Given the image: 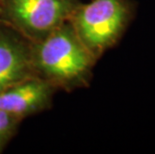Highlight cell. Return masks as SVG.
<instances>
[{
    "mask_svg": "<svg viewBox=\"0 0 155 154\" xmlns=\"http://www.w3.org/2000/svg\"><path fill=\"white\" fill-rule=\"evenodd\" d=\"M31 54L35 76L66 92L89 86L97 61L69 21L32 42Z\"/></svg>",
    "mask_w": 155,
    "mask_h": 154,
    "instance_id": "obj_1",
    "label": "cell"
},
{
    "mask_svg": "<svg viewBox=\"0 0 155 154\" xmlns=\"http://www.w3.org/2000/svg\"><path fill=\"white\" fill-rule=\"evenodd\" d=\"M132 0L80 2L69 19L78 38L98 60L121 40L135 16Z\"/></svg>",
    "mask_w": 155,
    "mask_h": 154,
    "instance_id": "obj_2",
    "label": "cell"
},
{
    "mask_svg": "<svg viewBox=\"0 0 155 154\" xmlns=\"http://www.w3.org/2000/svg\"><path fill=\"white\" fill-rule=\"evenodd\" d=\"M79 0H1L0 21L31 42L69 21Z\"/></svg>",
    "mask_w": 155,
    "mask_h": 154,
    "instance_id": "obj_3",
    "label": "cell"
},
{
    "mask_svg": "<svg viewBox=\"0 0 155 154\" xmlns=\"http://www.w3.org/2000/svg\"><path fill=\"white\" fill-rule=\"evenodd\" d=\"M32 42L0 21V92L33 77Z\"/></svg>",
    "mask_w": 155,
    "mask_h": 154,
    "instance_id": "obj_4",
    "label": "cell"
},
{
    "mask_svg": "<svg viewBox=\"0 0 155 154\" xmlns=\"http://www.w3.org/2000/svg\"><path fill=\"white\" fill-rule=\"evenodd\" d=\"M56 91L41 78H27L0 92V108L23 120L50 109Z\"/></svg>",
    "mask_w": 155,
    "mask_h": 154,
    "instance_id": "obj_5",
    "label": "cell"
},
{
    "mask_svg": "<svg viewBox=\"0 0 155 154\" xmlns=\"http://www.w3.org/2000/svg\"><path fill=\"white\" fill-rule=\"evenodd\" d=\"M22 119L0 108V153L16 135Z\"/></svg>",
    "mask_w": 155,
    "mask_h": 154,
    "instance_id": "obj_6",
    "label": "cell"
},
{
    "mask_svg": "<svg viewBox=\"0 0 155 154\" xmlns=\"http://www.w3.org/2000/svg\"><path fill=\"white\" fill-rule=\"evenodd\" d=\"M0 3H1V0H0Z\"/></svg>",
    "mask_w": 155,
    "mask_h": 154,
    "instance_id": "obj_7",
    "label": "cell"
}]
</instances>
